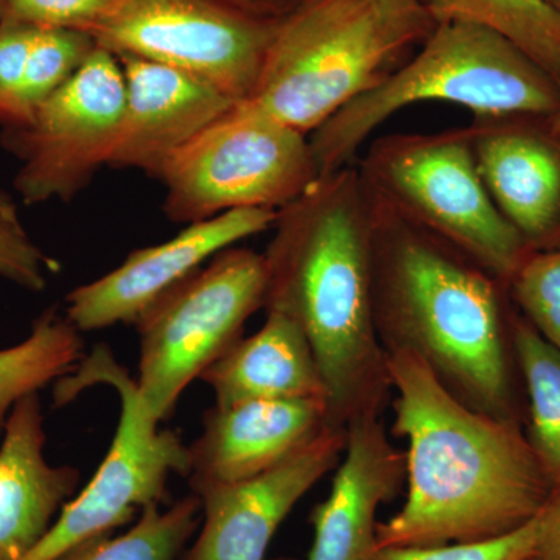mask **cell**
Masks as SVG:
<instances>
[{
  "label": "cell",
  "instance_id": "obj_1",
  "mask_svg": "<svg viewBox=\"0 0 560 560\" xmlns=\"http://www.w3.org/2000/svg\"><path fill=\"white\" fill-rule=\"evenodd\" d=\"M396 436L408 442V493L378 523L375 548L499 539L534 521L552 486L521 422L453 396L418 353L386 349Z\"/></svg>",
  "mask_w": 560,
  "mask_h": 560
},
{
  "label": "cell",
  "instance_id": "obj_2",
  "mask_svg": "<svg viewBox=\"0 0 560 560\" xmlns=\"http://www.w3.org/2000/svg\"><path fill=\"white\" fill-rule=\"evenodd\" d=\"M264 254L265 311L304 331L326 386L327 425L381 415L390 378L374 305L371 201L355 164L278 210Z\"/></svg>",
  "mask_w": 560,
  "mask_h": 560
},
{
  "label": "cell",
  "instance_id": "obj_3",
  "mask_svg": "<svg viewBox=\"0 0 560 560\" xmlns=\"http://www.w3.org/2000/svg\"><path fill=\"white\" fill-rule=\"evenodd\" d=\"M368 194L383 346L418 353L474 410L518 422L506 285Z\"/></svg>",
  "mask_w": 560,
  "mask_h": 560
},
{
  "label": "cell",
  "instance_id": "obj_4",
  "mask_svg": "<svg viewBox=\"0 0 560 560\" xmlns=\"http://www.w3.org/2000/svg\"><path fill=\"white\" fill-rule=\"evenodd\" d=\"M427 102L463 106L474 117L552 116L560 80L497 33L436 24L410 60L308 136L319 175L355 164L386 120Z\"/></svg>",
  "mask_w": 560,
  "mask_h": 560
},
{
  "label": "cell",
  "instance_id": "obj_5",
  "mask_svg": "<svg viewBox=\"0 0 560 560\" xmlns=\"http://www.w3.org/2000/svg\"><path fill=\"white\" fill-rule=\"evenodd\" d=\"M416 40L371 0H307L276 28L248 102L311 136L401 65Z\"/></svg>",
  "mask_w": 560,
  "mask_h": 560
},
{
  "label": "cell",
  "instance_id": "obj_6",
  "mask_svg": "<svg viewBox=\"0 0 560 560\" xmlns=\"http://www.w3.org/2000/svg\"><path fill=\"white\" fill-rule=\"evenodd\" d=\"M355 165L378 200L504 285L530 253L490 198L466 128L372 140Z\"/></svg>",
  "mask_w": 560,
  "mask_h": 560
},
{
  "label": "cell",
  "instance_id": "obj_7",
  "mask_svg": "<svg viewBox=\"0 0 560 560\" xmlns=\"http://www.w3.org/2000/svg\"><path fill=\"white\" fill-rule=\"evenodd\" d=\"M117 390L120 418L108 453L86 488L62 506L46 536L22 560H57L83 541L113 533L150 504L162 503L171 475L189 477V447L162 430L130 372L106 346H97L79 366L57 382L55 407L90 386Z\"/></svg>",
  "mask_w": 560,
  "mask_h": 560
},
{
  "label": "cell",
  "instance_id": "obj_8",
  "mask_svg": "<svg viewBox=\"0 0 560 560\" xmlns=\"http://www.w3.org/2000/svg\"><path fill=\"white\" fill-rule=\"evenodd\" d=\"M319 176L308 136L237 102L162 168V209L186 226L231 210H279Z\"/></svg>",
  "mask_w": 560,
  "mask_h": 560
},
{
  "label": "cell",
  "instance_id": "obj_9",
  "mask_svg": "<svg viewBox=\"0 0 560 560\" xmlns=\"http://www.w3.org/2000/svg\"><path fill=\"white\" fill-rule=\"evenodd\" d=\"M265 294L264 254L232 246L140 316L136 385L154 418H171L190 383L241 340Z\"/></svg>",
  "mask_w": 560,
  "mask_h": 560
},
{
  "label": "cell",
  "instance_id": "obj_10",
  "mask_svg": "<svg viewBox=\"0 0 560 560\" xmlns=\"http://www.w3.org/2000/svg\"><path fill=\"white\" fill-rule=\"evenodd\" d=\"M279 22L215 0H114L84 33L114 57L178 69L243 102L256 88Z\"/></svg>",
  "mask_w": 560,
  "mask_h": 560
},
{
  "label": "cell",
  "instance_id": "obj_11",
  "mask_svg": "<svg viewBox=\"0 0 560 560\" xmlns=\"http://www.w3.org/2000/svg\"><path fill=\"white\" fill-rule=\"evenodd\" d=\"M125 77L110 51L95 47L83 66L2 143L18 161L14 190L28 206L73 200L109 165L119 142Z\"/></svg>",
  "mask_w": 560,
  "mask_h": 560
},
{
  "label": "cell",
  "instance_id": "obj_12",
  "mask_svg": "<svg viewBox=\"0 0 560 560\" xmlns=\"http://www.w3.org/2000/svg\"><path fill=\"white\" fill-rule=\"evenodd\" d=\"M278 210L237 209L187 224L161 245L132 250L119 268L70 291L66 318L80 331L135 324L151 305L238 242L271 230Z\"/></svg>",
  "mask_w": 560,
  "mask_h": 560
},
{
  "label": "cell",
  "instance_id": "obj_13",
  "mask_svg": "<svg viewBox=\"0 0 560 560\" xmlns=\"http://www.w3.org/2000/svg\"><path fill=\"white\" fill-rule=\"evenodd\" d=\"M346 430L320 433L256 477L212 486L201 500V530L183 560H265L280 523L345 452Z\"/></svg>",
  "mask_w": 560,
  "mask_h": 560
},
{
  "label": "cell",
  "instance_id": "obj_14",
  "mask_svg": "<svg viewBox=\"0 0 560 560\" xmlns=\"http://www.w3.org/2000/svg\"><path fill=\"white\" fill-rule=\"evenodd\" d=\"M464 128L501 215L530 250L560 248V135L550 116L474 117Z\"/></svg>",
  "mask_w": 560,
  "mask_h": 560
},
{
  "label": "cell",
  "instance_id": "obj_15",
  "mask_svg": "<svg viewBox=\"0 0 560 560\" xmlns=\"http://www.w3.org/2000/svg\"><path fill=\"white\" fill-rule=\"evenodd\" d=\"M117 60L125 77V109L109 167L160 178L172 156L237 103L178 69L135 57Z\"/></svg>",
  "mask_w": 560,
  "mask_h": 560
},
{
  "label": "cell",
  "instance_id": "obj_16",
  "mask_svg": "<svg viewBox=\"0 0 560 560\" xmlns=\"http://www.w3.org/2000/svg\"><path fill=\"white\" fill-rule=\"evenodd\" d=\"M327 427L319 399L246 400L206 412L201 436L189 447L194 493L256 477L278 466Z\"/></svg>",
  "mask_w": 560,
  "mask_h": 560
},
{
  "label": "cell",
  "instance_id": "obj_17",
  "mask_svg": "<svg viewBox=\"0 0 560 560\" xmlns=\"http://www.w3.org/2000/svg\"><path fill=\"white\" fill-rule=\"evenodd\" d=\"M345 452L329 497L313 510L315 540L307 560H368L375 550L378 508L396 499L407 480L405 453L389 441L381 415L350 420Z\"/></svg>",
  "mask_w": 560,
  "mask_h": 560
},
{
  "label": "cell",
  "instance_id": "obj_18",
  "mask_svg": "<svg viewBox=\"0 0 560 560\" xmlns=\"http://www.w3.org/2000/svg\"><path fill=\"white\" fill-rule=\"evenodd\" d=\"M0 436V560H22L75 495L80 471L47 463L39 393L14 405Z\"/></svg>",
  "mask_w": 560,
  "mask_h": 560
},
{
  "label": "cell",
  "instance_id": "obj_19",
  "mask_svg": "<svg viewBox=\"0 0 560 560\" xmlns=\"http://www.w3.org/2000/svg\"><path fill=\"white\" fill-rule=\"evenodd\" d=\"M201 378L220 407L246 400L326 401L311 342L293 319L279 312H267L264 327L235 342Z\"/></svg>",
  "mask_w": 560,
  "mask_h": 560
},
{
  "label": "cell",
  "instance_id": "obj_20",
  "mask_svg": "<svg viewBox=\"0 0 560 560\" xmlns=\"http://www.w3.org/2000/svg\"><path fill=\"white\" fill-rule=\"evenodd\" d=\"M434 24L463 22L503 36L560 80V13L547 0H419Z\"/></svg>",
  "mask_w": 560,
  "mask_h": 560
},
{
  "label": "cell",
  "instance_id": "obj_21",
  "mask_svg": "<svg viewBox=\"0 0 560 560\" xmlns=\"http://www.w3.org/2000/svg\"><path fill=\"white\" fill-rule=\"evenodd\" d=\"M83 359L80 330L49 308L20 345L0 350V434L14 405L57 383Z\"/></svg>",
  "mask_w": 560,
  "mask_h": 560
},
{
  "label": "cell",
  "instance_id": "obj_22",
  "mask_svg": "<svg viewBox=\"0 0 560 560\" xmlns=\"http://www.w3.org/2000/svg\"><path fill=\"white\" fill-rule=\"evenodd\" d=\"M512 349L529 397L528 442L551 481L560 478V352L512 316Z\"/></svg>",
  "mask_w": 560,
  "mask_h": 560
},
{
  "label": "cell",
  "instance_id": "obj_23",
  "mask_svg": "<svg viewBox=\"0 0 560 560\" xmlns=\"http://www.w3.org/2000/svg\"><path fill=\"white\" fill-rule=\"evenodd\" d=\"M161 504L143 508L136 525L119 537L105 536L77 545L57 560H176L201 523L197 495L176 501L167 511Z\"/></svg>",
  "mask_w": 560,
  "mask_h": 560
},
{
  "label": "cell",
  "instance_id": "obj_24",
  "mask_svg": "<svg viewBox=\"0 0 560 560\" xmlns=\"http://www.w3.org/2000/svg\"><path fill=\"white\" fill-rule=\"evenodd\" d=\"M95 47V40L84 32L36 28L11 127H20L31 119L40 103L75 75Z\"/></svg>",
  "mask_w": 560,
  "mask_h": 560
},
{
  "label": "cell",
  "instance_id": "obj_25",
  "mask_svg": "<svg viewBox=\"0 0 560 560\" xmlns=\"http://www.w3.org/2000/svg\"><path fill=\"white\" fill-rule=\"evenodd\" d=\"M506 289L523 318L560 352V248L530 250Z\"/></svg>",
  "mask_w": 560,
  "mask_h": 560
},
{
  "label": "cell",
  "instance_id": "obj_26",
  "mask_svg": "<svg viewBox=\"0 0 560 560\" xmlns=\"http://www.w3.org/2000/svg\"><path fill=\"white\" fill-rule=\"evenodd\" d=\"M57 268L25 230L16 205L0 191V278L21 289L46 290L47 275Z\"/></svg>",
  "mask_w": 560,
  "mask_h": 560
},
{
  "label": "cell",
  "instance_id": "obj_27",
  "mask_svg": "<svg viewBox=\"0 0 560 560\" xmlns=\"http://www.w3.org/2000/svg\"><path fill=\"white\" fill-rule=\"evenodd\" d=\"M536 533L534 518L499 539L434 547L375 548L368 560H523L533 556Z\"/></svg>",
  "mask_w": 560,
  "mask_h": 560
},
{
  "label": "cell",
  "instance_id": "obj_28",
  "mask_svg": "<svg viewBox=\"0 0 560 560\" xmlns=\"http://www.w3.org/2000/svg\"><path fill=\"white\" fill-rule=\"evenodd\" d=\"M114 0H0V21L36 28L86 31L101 20Z\"/></svg>",
  "mask_w": 560,
  "mask_h": 560
},
{
  "label": "cell",
  "instance_id": "obj_29",
  "mask_svg": "<svg viewBox=\"0 0 560 560\" xmlns=\"http://www.w3.org/2000/svg\"><path fill=\"white\" fill-rule=\"evenodd\" d=\"M36 27L21 22L0 21V125L9 128L16 117L28 55Z\"/></svg>",
  "mask_w": 560,
  "mask_h": 560
},
{
  "label": "cell",
  "instance_id": "obj_30",
  "mask_svg": "<svg viewBox=\"0 0 560 560\" xmlns=\"http://www.w3.org/2000/svg\"><path fill=\"white\" fill-rule=\"evenodd\" d=\"M371 2L390 27L410 36L418 44H422L436 25L420 7L419 0H371Z\"/></svg>",
  "mask_w": 560,
  "mask_h": 560
},
{
  "label": "cell",
  "instance_id": "obj_31",
  "mask_svg": "<svg viewBox=\"0 0 560 560\" xmlns=\"http://www.w3.org/2000/svg\"><path fill=\"white\" fill-rule=\"evenodd\" d=\"M536 529L533 558L560 560V478L552 481L550 495L536 515Z\"/></svg>",
  "mask_w": 560,
  "mask_h": 560
},
{
  "label": "cell",
  "instance_id": "obj_32",
  "mask_svg": "<svg viewBox=\"0 0 560 560\" xmlns=\"http://www.w3.org/2000/svg\"><path fill=\"white\" fill-rule=\"evenodd\" d=\"M215 2L256 20L279 22L301 9L307 0H215Z\"/></svg>",
  "mask_w": 560,
  "mask_h": 560
},
{
  "label": "cell",
  "instance_id": "obj_33",
  "mask_svg": "<svg viewBox=\"0 0 560 560\" xmlns=\"http://www.w3.org/2000/svg\"><path fill=\"white\" fill-rule=\"evenodd\" d=\"M550 121L552 130L560 135V109L558 110V113L552 114V116H550Z\"/></svg>",
  "mask_w": 560,
  "mask_h": 560
},
{
  "label": "cell",
  "instance_id": "obj_34",
  "mask_svg": "<svg viewBox=\"0 0 560 560\" xmlns=\"http://www.w3.org/2000/svg\"><path fill=\"white\" fill-rule=\"evenodd\" d=\"M548 3L552 7V9L558 10L560 13V0H547Z\"/></svg>",
  "mask_w": 560,
  "mask_h": 560
},
{
  "label": "cell",
  "instance_id": "obj_35",
  "mask_svg": "<svg viewBox=\"0 0 560 560\" xmlns=\"http://www.w3.org/2000/svg\"><path fill=\"white\" fill-rule=\"evenodd\" d=\"M523 560H537V559L533 558V556H530V558H526V559H523Z\"/></svg>",
  "mask_w": 560,
  "mask_h": 560
},
{
  "label": "cell",
  "instance_id": "obj_36",
  "mask_svg": "<svg viewBox=\"0 0 560 560\" xmlns=\"http://www.w3.org/2000/svg\"><path fill=\"white\" fill-rule=\"evenodd\" d=\"M279 560H289V559H279Z\"/></svg>",
  "mask_w": 560,
  "mask_h": 560
}]
</instances>
